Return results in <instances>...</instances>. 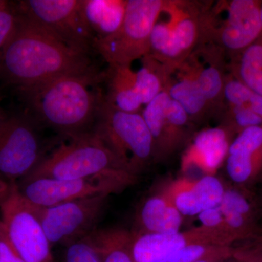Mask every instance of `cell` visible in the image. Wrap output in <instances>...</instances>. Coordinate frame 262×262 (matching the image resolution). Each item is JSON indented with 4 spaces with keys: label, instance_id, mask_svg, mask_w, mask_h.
Instances as JSON below:
<instances>
[{
    "label": "cell",
    "instance_id": "19",
    "mask_svg": "<svg viewBox=\"0 0 262 262\" xmlns=\"http://www.w3.org/2000/svg\"><path fill=\"white\" fill-rule=\"evenodd\" d=\"M183 215L163 190L151 194L136 213V229L133 232L174 233L179 232Z\"/></svg>",
    "mask_w": 262,
    "mask_h": 262
},
{
    "label": "cell",
    "instance_id": "3",
    "mask_svg": "<svg viewBox=\"0 0 262 262\" xmlns=\"http://www.w3.org/2000/svg\"><path fill=\"white\" fill-rule=\"evenodd\" d=\"M23 179H84L108 176L137 182L94 130L68 138Z\"/></svg>",
    "mask_w": 262,
    "mask_h": 262
},
{
    "label": "cell",
    "instance_id": "7",
    "mask_svg": "<svg viewBox=\"0 0 262 262\" xmlns=\"http://www.w3.org/2000/svg\"><path fill=\"white\" fill-rule=\"evenodd\" d=\"M39 123L29 114L0 117V179L16 184L47 156Z\"/></svg>",
    "mask_w": 262,
    "mask_h": 262
},
{
    "label": "cell",
    "instance_id": "15",
    "mask_svg": "<svg viewBox=\"0 0 262 262\" xmlns=\"http://www.w3.org/2000/svg\"><path fill=\"white\" fill-rule=\"evenodd\" d=\"M225 53L212 43H203L184 61L211 110L220 108L223 102V89L227 75Z\"/></svg>",
    "mask_w": 262,
    "mask_h": 262
},
{
    "label": "cell",
    "instance_id": "2",
    "mask_svg": "<svg viewBox=\"0 0 262 262\" xmlns=\"http://www.w3.org/2000/svg\"><path fill=\"white\" fill-rule=\"evenodd\" d=\"M106 71L61 76L17 89L33 118L66 137L94 129L105 93Z\"/></svg>",
    "mask_w": 262,
    "mask_h": 262
},
{
    "label": "cell",
    "instance_id": "1",
    "mask_svg": "<svg viewBox=\"0 0 262 262\" xmlns=\"http://www.w3.org/2000/svg\"><path fill=\"white\" fill-rule=\"evenodd\" d=\"M18 14L16 29L0 51V79L6 83L20 89L98 70L89 53L70 47Z\"/></svg>",
    "mask_w": 262,
    "mask_h": 262
},
{
    "label": "cell",
    "instance_id": "12",
    "mask_svg": "<svg viewBox=\"0 0 262 262\" xmlns=\"http://www.w3.org/2000/svg\"><path fill=\"white\" fill-rule=\"evenodd\" d=\"M130 233V251L136 262H162L182 248L193 244L231 246L234 243L232 236L225 231L203 226L174 233Z\"/></svg>",
    "mask_w": 262,
    "mask_h": 262
},
{
    "label": "cell",
    "instance_id": "26",
    "mask_svg": "<svg viewBox=\"0 0 262 262\" xmlns=\"http://www.w3.org/2000/svg\"><path fill=\"white\" fill-rule=\"evenodd\" d=\"M223 102L227 106H246L262 117V96L243 83L229 72L223 89Z\"/></svg>",
    "mask_w": 262,
    "mask_h": 262
},
{
    "label": "cell",
    "instance_id": "18",
    "mask_svg": "<svg viewBox=\"0 0 262 262\" xmlns=\"http://www.w3.org/2000/svg\"><path fill=\"white\" fill-rule=\"evenodd\" d=\"M220 207L226 228L235 242L258 234V208L251 196L241 187L226 188Z\"/></svg>",
    "mask_w": 262,
    "mask_h": 262
},
{
    "label": "cell",
    "instance_id": "29",
    "mask_svg": "<svg viewBox=\"0 0 262 262\" xmlns=\"http://www.w3.org/2000/svg\"><path fill=\"white\" fill-rule=\"evenodd\" d=\"M227 246L193 244L182 248L162 262H196L219 252Z\"/></svg>",
    "mask_w": 262,
    "mask_h": 262
},
{
    "label": "cell",
    "instance_id": "27",
    "mask_svg": "<svg viewBox=\"0 0 262 262\" xmlns=\"http://www.w3.org/2000/svg\"><path fill=\"white\" fill-rule=\"evenodd\" d=\"M93 232L65 247L61 262H102Z\"/></svg>",
    "mask_w": 262,
    "mask_h": 262
},
{
    "label": "cell",
    "instance_id": "6",
    "mask_svg": "<svg viewBox=\"0 0 262 262\" xmlns=\"http://www.w3.org/2000/svg\"><path fill=\"white\" fill-rule=\"evenodd\" d=\"M166 4L165 0H127L120 28L96 41L94 50L108 65L131 66L149 54L153 27Z\"/></svg>",
    "mask_w": 262,
    "mask_h": 262
},
{
    "label": "cell",
    "instance_id": "34",
    "mask_svg": "<svg viewBox=\"0 0 262 262\" xmlns=\"http://www.w3.org/2000/svg\"><path fill=\"white\" fill-rule=\"evenodd\" d=\"M13 184H10L0 179V205L10 195Z\"/></svg>",
    "mask_w": 262,
    "mask_h": 262
},
{
    "label": "cell",
    "instance_id": "30",
    "mask_svg": "<svg viewBox=\"0 0 262 262\" xmlns=\"http://www.w3.org/2000/svg\"><path fill=\"white\" fill-rule=\"evenodd\" d=\"M18 20L15 3L0 0V51L14 33Z\"/></svg>",
    "mask_w": 262,
    "mask_h": 262
},
{
    "label": "cell",
    "instance_id": "25",
    "mask_svg": "<svg viewBox=\"0 0 262 262\" xmlns=\"http://www.w3.org/2000/svg\"><path fill=\"white\" fill-rule=\"evenodd\" d=\"M93 235L102 262H136L130 251V232L119 228L96 229Z\"/></svg>",
    "mask_w": 262,
    "mask_h": 262
},
{
    "label": "cell",
    "instance_id": "4",
    "mask_svg": "<svg viewBox=\"0 0 262 262\" xmlns=\"http://www.w3.org/2000/svg\"><path fill=\"white\" fill-rule=\"evenodd\" d=\"M93 130L124 167L138 177L155 160L152 136L141 113L120 111L104 97Z\"/></svg>",
    "mask_w": 262,
    "mask_h": 262
},
{
    "label": "cell",
    "instance_id": "32",
    "mask_svg": "<svg viewBox=\"0 0 262 262\" xmlns=\"http://www.w3.org/2000/svg\"><path fill=\"white\" fill-rule=\"evenodd\" d=\"M0 262H25L15 251L0 222Z\"/></svg>",
    "mask_w": 262,
    "mask_h": 262
},
{
    "label": "cell",
    "instance_id": "23",
    "mask_svg": "<svg viewBox=\"0 0 262 262\" xmlns=\"http://www.w3.org/2000/svg\"><path fill=\"white\" fill-rule=\"evenodd\" d=\"M230 73L262 96V37L232 58Z\"/></svg>",
    "mask_w": 262,
    "mask_h": 262
},
{
    "label": "cell",
    "instance_id": "35",
    "mask_svg": "<svg viewBox=\"0 0 262 262\" xmlns=\"http://www.w3.org/2000/svg\"><path fill=\"white\" fill-rule=\"evenodd\" d=\"M5 115H6V114H5L4 110H3V108L0 106V117L4 116Z\"/></svg>",
    "mask_w": 262,
    "mask_h": 262
},
{
    "label": "cell",
    "instance_id": "14",
    "mask_svg": "<svg viewBox=\"0 0 262 262\" xmlns=\"http://www.w3.org/2000/svg\"><path fill=\"white\" fill-rule=\"evenodd\" d=\"M235 136L225 125L200 131L183 153L181 169L183 173L198 170L205 176H215L225 163L229 146Z\"/></svg>",
    "mask_w": 262,
    "mask_h": 262
},
{
    "label": "cell",
    "instance_id": "36",
    "mask_svg": "<svg viewBox=\"0 0 262 262\" xmlns=\"http://www.w3.org/2000/svg\"><path fill=\"white\" fill-rule=\"evenodd\" d=\"M261 26H262V4H261Z\"/></svg>",
    "mask_w": 262,
    "mask_h": 262
},
{
    "label": "cell",
    "instance_id": "22",
    "mask_svg": "<svg viewBox=\"0 0 262 262\" xmlns=\"http://www.w3.org/2000/svg\"><path fill=\"white\" fill-rule=\"evenodd\" d=\"M131 66L108 65L106 71V92L108 104L125 113H141L142 103L136 91L134 72Z\"/></svg>",
    "mask_w": 262,
    "mask_h": 262
},
{
    "label": "cell",
    "instance_id": "31",
    "mask_svg": "<svg viewBox=\"0 0 262 262\" xmlns=\"http://www.w3.org/2000/svg\"><path fill=\"white\" fill-rule=\"evenodd\" d=\"M198 217L201 221V226L207 227V228L220 229V230L225 231L229 234L226 228L225 220H224L223 215H222L220 206L208 208V209L202 211L198 214Z\"/></svg>",
    "mask_w": 262,
    "mask_h": 262
},
{
    "label": "cell",
    "instance_id": "16",
    "mask_svg": "<svg viewBox=\"0 0 262 262\" xmlns=\"http://www.w3.org/2000/svg\"><path fill=\"white\" fill-rule=\"evenodd\" d=\"M225 189L223 183L215 176H205L198 179H176L163 192L183 215H195L220 206Z\"/></svg>",
    "mask_w": 262,
    "mask_h": 262
},
{
    "label": "cell",
    "instance_id": "33",
    "mask_svg": "<svg viewBox=\"0 0 262 262\" xmlns=\"http://www.w3.org/2000/svg\"><path fill=\"white\" fill-rule=\"evenodd\" d=\"M233 254V248H232V246H227V247L221 250L219 252L196 262H225L229 258L232 257Z\"/></svg>",
    "mask_w": 262,
    "mask_h": 262
},
{
    "label": "cell",
    "instance_id": "9",
    "mask_svg": "<svg viewBox=\"0 0 262 262\" xmlns=\"http://www.w3.org/2000/svg\"><path fill=\"white\" fill-rule=\"evenodd\" d=\"M0 213L7 237L25 262H53L51 244L37 208L19 194L16 184L0 205Z\"/></svg>",
    "mask_w": 262,
    "mask_h": 262
},
{
    "label": "cell",
    "instance_id": "13",
    "mask_svg": "<svg viewBox=\"0 0 262 262\" xmlns=\"http://www.w3.org/2000/svg\"><path fill=\"white\" fill-rule=\"evenodd\" d=\"M141 115L152 136L155 160L173 154L187 141L190 119L166 91L145 105Z\"/></svg>",
    "mask_w": 262,
    "mask_h": 262
},
{
    "label": "cell",
    "instance_id": "28",
    "mask_svg": "<svg viewBox=\"0 0 262 262\" xmlns=\"http://www.w3.org/2000/svg\"><path fill=\"white\" fill-rule=\"evenodd\" d=\"M227 108L223 125L228 127L235 136L249 127L262 125V117L251 108L239 106H227Z\"/></svg>",
    "mask_w": 262,
    "mask_h": 262
},
{
    "label": "cell",
    "instance_id": "37",
    "mask_svg": "<svg viewBox=\"0 0 262 262\" xmlns=\"http://www.w3.org/2000/svg\"><path fill=\"white\" fill-rule=\"evenodd\" d=\"M262 262V261H261Z\"/></svg>",
    "mask_w": 262,
    "mask_h": 262
},
{
    "label": "cell",
    "instance_id": "21",
    "mask_svg": "<svg viewBox=\"0 0 262 262\" xmlns=\"http://www.w3.org/2000/svg\"><path fill=\"white\" fill-rule=\"evenodd\" d=\"M82 3L84 19L94 42L110 37L121 27L127 0H82Z\"/></svg>",
    "mask_w": 262,
    "mask_h": 262
},
{
    "label": "cell",
    "instance_id": "10",
    "mask_svg": "<svg viewBox=\"0 0 262 262\" xmlns=\"http://www.w3.org/2000/svg\"><path fill=\"white\" fill-rule=\"evenodd\" d=\"M110 196L98 194L46 208L35 206L51 246L58 244L67 247L92 233Z\"/></svg>",
    "mask_w": 262,
    "mask_h": 262
},
{
    "label": "cell",
    "instance_id": "20",
    "mask_svg": "<svg viewBox=\"0 0 262 262\" xmlns=\"http://www.w3.org/2000/svg\"><path fill=\"white\" fill-rule=\"evenodd\" d=\"M171 99L185 110L191 122L201 120L211 107L185 62L169 72L166 88Z\"/></svg>",
    "mask_w": 262,
    "mask_h": 262
},
{
    "label": "cell",
    "instance_id": "11",
    "mask_svg": "<svg viewBox=\"0 0 262 262\" xmlns=\"http://www.w3.org/2000/svg\"><path fill=\"white\" fill-rule=\"evenodd\" d=\"M135 183L108 176L84 179H21L17 190L30 204L38 208L56 206L88 196L121 192Z\"/></svg>",
    "mask_w": 262,
    "mask_h": 262
},
{
    "label": "cell",
    "instance_id": "17",
    "mask_svg": "<svg viewBox=\"0 0 262 262\" xmlns=\"http://www.w3.org/2000/svg\"><path fill=\"white\" fill-rule=\"evenodd\" d=\"M229 178L244 187L262 173V125L237 134L229 146L225 161Z\"/></svg>",
    "mask_w": 262,
    "mask_h": 262
},
{
    "label": "cell",
    "instance_id": "24",
    "mask_svg": "<svg viewBox=\"0 0 262 262\" xmlns=\"http://www.w3.org/2000/svg\"><path fill=\"white\" fill-rule=\"evenodd\" d=\"M140 60V69L134 72V77L136 91L145 106L165 89L170 71L149 55Z\"/></svg>",
    "mask_w": 262,
    "mask_h": 262
},
{
    "label": "cell",
    "instance_id": "5",
    "mask_svg": "<svg viewBox=\"0 0 262 262\" xmlns=\"http://www.w3.org/2000/svg\"><path fill=\"white\" fill-rule=\"evenodd\" d=\"M261 4L259 0H231L205 8L204 43L237 56L262 37Z\"/></svg>",
    "mask_w": 262,
    "mask_h": 262
},
{
    "label": "cell",
    "instance_id": "8",
    "mask_svg": "<svg viewBox=\"0 0 262 262\" xmlns=\"http://www.w3.org/2000/svg\"><path fill=\"white\" fill-rule=\"evenodd\" d=\"M15 5L19 14L70 47L89 54L94 50L82 0H23Z\"/></svg>",
    "mask_w": 262,
    "mask_h": 262
}]
</instances>
